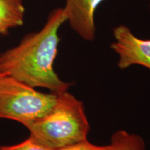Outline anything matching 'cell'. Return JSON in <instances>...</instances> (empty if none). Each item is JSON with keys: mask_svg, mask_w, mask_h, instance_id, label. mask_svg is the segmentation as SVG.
<instances>
[{"mask_svg": "<svg viewBox=\"0 0 150 150\" xmlns=\"http://www.w3.org/2000/svg\"><path fill=\"white\" fill-rule=\"evenodd\" d=\"M149 11H150V0H149Z\"/></svg>", "mask_w": 150, "mask_h": 150, "instance_id": "cell-11", "label": "cell"}, {"mask_svg": "<svg viewBox=\"0 0 150 150\" xmlns=\"http://www.w3.org/2000/svg\"><path fill=\"white\" fill-rule=\"evenodd\" d=\"M24 0H0V35L24 24Z\"/></svg>", "mask_w": 150, "mask_h": 150, "instance_id": "cell-6", "label": "cell"}, {"mask_svg": "<svg viewBox=\"0 0 150 150\" xmlns=\"http://www.w3.org/2000/svg\"><path fill=\"white\" fill-rule=\"evenodd\" d=\"M110 142L115 145V150H146L145 140L141 136L125 130L115 131Z\"/></svg>", "mask_w": 150, "mask_h": 150, "instance_id": "cell-7", "label": "cell"}, {"mask_svg": "<svg viewBox=\"0 0 150 150\" xmlns=\"http://www.w3.org/2000/svg\"><path fill=\"white\" fill-rule=\"evenodd\" d=\"M6 74H5V73H4V72H1V70H0V78L1 77H2L3 76H4V75H6Z\"/></svg>", "mask_w": 150, "mask_h": 150, "instance_id": "cell-10", "label": "cell"}, {"mask_svg": "<svg viewBox=\"0 0 150 150\" xmlns=\"http://www.w3.org/2000/svg\"><path fill=\"white\" fill-rule=\"evenodd\" d=\"M56 150H115V147L112 142L108 145L99 146L94 145L88 141V140H85Z\"/></svg>", "mask_w": 150, "mask_h": 150, "instance_id": "cell-9", "label": "cell"}, {"mask_svg": "<svg viewBox=\"0 0 150 150\" xmlns=\"http://www.w3.org/2000/svg\"><path fill=\"white\" fill-rule=\"evenodd\" d=\"M0 150H56L30 136L16 145L0 146Z\"/></svg>", "mask_w": 150, "mask_h": 150, "instance_id": "cell-8", "label": "cell"}, {"mask_svg": "<svg viewBox=\"0 0 150 150\" xmlns=\"http://www.w3.org/2000/svg\"><path fill=\"white\" fill-rule=\"evenodd\" d=\"M112 35L115 41L110 47L119 56L117 66L120 70L134 65L150 70V39L139 38L123 24L112 29Z\"/></svg>", "mask_w": 150, "mask_h": 150, "instance_id": "cell-4", "label": "cell"}, {"mask_svg": "<svg viewBox=\"0 0 150 150\" xmlns=\"http://www.w3.org/2000/svg\"><path fill=\"white\" fill-rule=\"evenodd\" d=\"M104 0H65L63 7L67 22L84 40L92 42L96 36L95 14Z\"/></svg>", "mask_w": 150, "mask_h": 150, "instance_id": "cell-5", "label": "cell"}, {"mask_svg": "<svg viewBox=\"0 0 150 150\" xmlns=\"http://www.w3.org/2000/svg\"><path fill=\"white\" fill-rule=\"evenodd\" d=\"M66 22L63 8L52 11L42 29L26 35L18 45L0 54V70L35 88L55 94L68 91L71 84L61 80L54 70L59 31Z\"/></svg>", "mask_w": 150, "mask_h": 150, "instance_id": "cell-1", "label": "cell"}, {"mask_svg": "<svg viewBox=\"0 0 150 150\" xmlns=\"http://www.w3.org/2000/svg\"><path fill=\"white\" fill-rule=\"evenodd\" d=\"M57 94L39 92L6 74L0 78V118L13 120L26 127L46 115L56 102Z\"/></svg>", "mask_w": 150, "mask_h": 150, "instance_id": "cell-3", "label": "cell"}, {"mask_svg": "<svg viewBox=\"0 0 150 150\" xmlns=\"http://www.w3.org/2000/svg\"><path fill=\"white\" fill-rule=\"evenodd\" d=\"M27 128L30 136L56 149L87 140L91 130L83 103L67 91L57 94L53 108Z\"/></svg>", "mask_w": 150, "mask_h": 150, "instance_id": "cell-2", "label": "cell"}]
</instances>
